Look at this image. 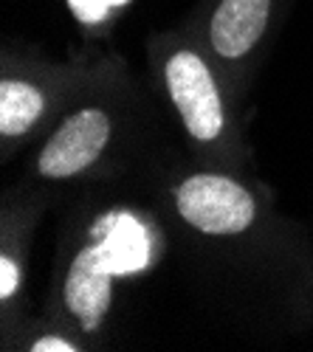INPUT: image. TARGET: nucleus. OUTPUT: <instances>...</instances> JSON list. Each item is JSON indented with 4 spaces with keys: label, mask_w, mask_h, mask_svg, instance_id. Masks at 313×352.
Instances as JSON below:
<instances>
[{
    "label": "nucleus",
    "mask_w": 313,
    "mask_h": 352,
    "mask_svg": "<svg viewBox=\"0 0 313 352\" xmlns=\"http://www.w3.org/2000/svg\"><path fill=\"white\" fill-rule=\"evenodd\" d=\"M181 217L204 234H240L254 223L257 206L246 186L223 175H192L175 189Z\"/></svg>",
    "instance_id": "f257e3e1"
},
{
    "label": "nucleus",
    "mask_w": 313,
    "mask_h": 352,
    "mask_svg": "<svg viewBox=\"0 0 313 352\" xmlns=\"http://www.w3.org/2000/svg\"><path fill=\"white\" fill-rule=\"evenodd\" d=\"M166 87L192 138L212 141L223 130V104L206 63L192 51H178L166 63Z\"/></svg>",
    "instance_id": "f03ea898"
},
{
    "label": "nucleus",
    "mask_w": 313,
    "mask_h": 352,
    "mask_svg": "<svg viewBox=\"0 0 313 352\" xmlns=\"http://www.w3.org/2000/svg\"><path fill=\"white\" fill-rule=\"evenodd\" d=\"M110 138L107 113L88 107L74 113L63 127L51 135L37 158V172L43 178H71V175L88 169L105 150Z\"/></svg>",
    "instance_id": "7ed1b4c3"
},
{
    "label": "nucleus",
    "mask_w": 313,
    "mask_h": 352,
    "mask_svg": "<svg viewBox=\"0 0 313 352\" xmlns=\"http://www.w3.org/2000/svg\"><path fill=\"white\" fill-rule=\"evenodd\" d=\"M116 274L122 271L110 245L105 243V237L94 234V243L76 254L65 279V305L85 330H96L102 316L107 313L110 287Z\"/></svg>",
    "instance_id": "20e7f679"
},
{
    "label": "nucleus",
    "mask_w": 313,
    "mask_h": 352,
    "mask_svg": "<svg viewBox=\"0 0 313 352\" xmlns=\"http://www.w3.org/2000/svg\"><path fill=\"white\" fill-rule=\"evenodd\" d=\"M271 0H223L212 17V45L220 56L248 54L266 32Z\"/></svg>",
    "instance_id": "39448f33"
},
{
    "label": "nucleus",
    "mask_w": 313,
    "mask_h": 352,
    "mask_svg": "<svg viewBox=\"0 0 313 352\" xmlns=\"http://www.w3.org/2000/svg\"><path fill=\"white\" fill-rule=\"evenodd\" d=\"M94 234L105 237V243L110 245L113 256H116V262H119L122 274H133V271H141L147 265V259H150L147 231L136 217L113 212V214L102 217L94 226Z\"/></svg>",
    "instance_id": "423d86ee"
},
{
    "label": "nucleus",
    "mask_w": 313,
    "mask_h": 352,
    "mask_svg": "<svg viewBox=\"0 0 313 352\" xmlns=\"http://www.w3.org/2000/svg\"><path fill=\"white\" fill-rule=\"evenodd\" d=\"M45 107V96L40 87L20 82V79H6L0 85V133L6 138L23 135L32 127Z\"/></svg>",
    "instance_id": "0eeeda50"
},
{
    "label": "nucleus",
    "mask_w": 313,
    "mask_h": 352,
    "mask_svg": "<svg viewBox=\"0 0 313 352\" xmlns=\"http://www.w3.org/2000/svg\"><path fill=\"white\" fill-rule=\"evenodd\" d=\"M20 285V268L12 262V256H0V299L9 302Z\"/></svg>",
    "instance_id": "6e6552de"
},
{
    "label": "nucleus",
    "mask_w": 313,
    "mask_h": 352,
    "mask_svg": "<svg viewBox=\"0 0 313 352\" xmlns=\"http://www.w3.org/2000/svg\"><path fill=\"white\" fill-rule=\"evenodd\" d=\"M74 14L82 20V23H99L107 12V3L105 0H68Z\"/></svg>",
    "instance_id": "1a4fd4ad"
},
{
    "label": "nucleus",
    "mask_w": 313,
    "mask_h": 352,
    "mask_svg": "<svg viewBox=\"0 0 313 352\" xmlns=\"http://www.w3.org/2000/svg\"><path fill=\"white\" fill-rule=\"evenodd\" d=\"M32 349H34V352H74L76 346H74L71 341H65V338H54V336H45V338H37Z\"/></svg>",
    "instance_id": "9d476101"
},
{
    "label": "nucleus",
    "mask_w": 313,
    "mask_h": 352,
    "mask_svg": "<svg viewBox=\"0 0 313 352\" xmlns=\"http://www.w3.org/2000/svg\"><path fill=\"white\" fill-rule=\"evenodd\" d=\"M107 6H119V3H127V0H105Z\"/></svg>",
    "instance_id": "9b49d317"
}]
</instances>
